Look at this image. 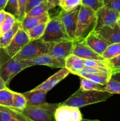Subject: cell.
Returning <instances> with one entry per match:
<instances>
[{
  "instance_id": "1",
  "label": "cell",
  "mask_w": 120,
  "mask_h": 121,
  "mask_svg": "<svg viewBox=\"0 0 120 121\" xmlns=\"http://www.w3.org/2000/svg\"><path fill=\"white\" fill-rule=\"evenodd\" d=\"M112 96V94L105 91H81L78 89L61 104L80 108L87 105L106 101Z\"/></svg>"
},
{
  "instance_id": "2",
  "label": "cell",
  "mask_w": 120,
  "mask_h": 121,
  "mask_svg": "<svg viewBox=\"0 0 120 121\" xmlns=\"http://www.w3.org/2000/svg\"><path fill=\"white\" fill-rule=\"evenodd\" d=\"M96 18V11L81 5L78 15L75 41H83L89 33L95 30Z\"/></svg>"
},
{
  "instance_id": "3",
  "label": "cell",
  "mask_w": 120,
  "mask_h": 121,
  "mask_svg": "<svg viewBox=\"0 0 120 121\" xmlns=\"http://www.w3.org/2000/svg\"><path fill=\"white\" fill-rule=\"evenodd\" d=\"M61 104L45 102L37 105H27L22 113L32 121H55V112Z\"/></svg>"
},
{
  "instance_id": "4",
  "label": "cell",
  "mask_w": 120,
  "mask_h": 121,
  "mask_svg": "<svg viewBox=\"0 0 120 121\" xmlns=\"http://www.w3.org/2000/svg\"><path fill=\"white\" fill-rule=\"evenodd\" d=\"M40 40L44 42L52 43L71 40L67 34L58 14L49 19L47 24L44 34Z\"/></svg>"
},
{
  "instance_id": "5",
  "label": "cell",
  "mask_w": 120,
  "mask_h": 121,
  "mask_svg": "<svg viewBox=\"0 0 120 121\" xmlns=\"http://www.w3.org/2000/svg\"><path fill=\"white\" fill-rule=\"evenodd\" d=\"M54 44L44 42L40 39L30 41L21 51L12 58L18 60H27L47 54L50 52Z\"/></svg>"
},
{
  "instance_id": "6",
  "label": "cell",
  "mask_w": 120,
  "mask_h": 121,
  "mask_svg": "<svg viewBox=\"0 0 120 121\" xmlns=\"http://www.w3.org/2000/svg\"><path fill=\"white\" fill-rule=\"evenodd\" d=\"M28 67H29L25 60L9 58V60L0 64V76L8 86L16 74Z\"/></svg>"
},
{
  "instance_id": "7",
  "label": "cell",
  "mask_w": 120,
  "mask_h": 121,
  "mask_svg": "<svg viewBox=\"0 0 120 121\" xmlns=\"http://www.w3.org/2000/svg\"><path fill=\"white\" fill-rule=\"evenodd\" d=\"M96 13V24L95 29L102 26L114 27L117 24V21L120 17V14L109 7L104 5Z\"/></svg>"
},
{
  "instance_id": "8",
  "label": "cell",
  "mask_w": 120,
  "mask_h": 121,
  "mask_svg": "<svg viewBox=\"0 0 120 121\" xmlns=\"http://www.w3.org/2000/svg\"><path fill=\"white\" fill-rule=\"evenodd\" d=\"M80 8L71 11L61 9L58 15L70 40L75 41V32Z\"/></svg>"
},
{
  "instance_id": "9",
  "label": "cell",
  "mask_w": 120,
  "mask_h": 121,
  "mask_svg": "<svg viewBox=\"0 0 120 121\" xmlns=\"http://www.w3.org/2000/svg\"><path fill=\"white\" fill-rule=\"evenodd\" d=\"M30 41L27 33L22 29L21 26L11 42L4 50L9 58H12L21 51Z\"/></svg>"
},
{
  "instance_id": "10",
  "label": "cell",
  "mask_w": 120,
  "mask_h": 121,
  "mask_svg": "<svg viewBox=\"0 0 120 121\" xmlns=\"http://www.w3.org/2000/svg\"><path fill=\"white\" fill-rule=\"evenodd\" d=\"M55 121H81L82 113L77 107L60 104L55 112Z\"/></svg>"
},
{
  "instance_id": "11",
  "label": "cell",
  "mask_w": 120,
  "mask_h": 121,
  "mask_svg": "<svg viewBox=\"0 0 120 121\" xmlns=\"http://www.w3.org/2000/svg\"><path fill=\"white\" fill-rule=\"evenodd\" d=\"M25 61L28 64V67H31L35 65H41L52 68H65V59H58L48 54H44Z\"/></svg>"
},
{
  "instance_id": "12",
  "label": "cell",
  "mask_w": 120,
  "mask_h": 121,
  "mask_svg": "<svg viewBox=\"0 0 120 121\" xmlns=\"http://www.w3.org/2000/svg\"><path fill=\"white\" fill-rule=\"evenodd\" d=\"M72 54L84 60H105L102 56L94 52L83 41L80 42L75 41Z\"/></svg>"
},
{
  "instance_id": "13",
  "label": "cell",
  "mask_w": 120,
  "mask_h": 121,
  "mask_svg": "<svg viewBox=\"0 0 120 121\" xmlns=\"http://www.w3.org/2000/svg\"><path fill=\"white\" fill-rule=\"evenodd\" d=\"M83 41L88 47L100 55H102L106 48L110 45L94 31L89 33Z\"/></svg>"
},
{
  "instance_id": "14",
  "label": "cell",
  "mask_w": 120,
  "mask_h": 121,
  "mask_svg": "<svg viewBox=\"0 0 120 121\" xmlns=\"http://www.w3.org/2000/svg\"><path fill=\"white\" fill-rule=\"evenodd\" d=\"M75 41L73 40L63 41L55 43L47 54L58 59H65L72 54Z\"/></svg>"
},
{
  "instance_id": "15",
  "label": "cell",
  "mask_w": 120,
  "mask_h": 121,
  "mask_svg": "<svg viewBox=\"0 0 120 121\" xmlns=\"http://www.w3.org/2000/svg\"><path fill=\"white\" fill-rule=\"evenodd\" d=\"M94 31L110 44L120 43V28L117 24L114 27L102 26Z\"/></svg>"
},
{
  "instance_id": "16",
  "label": "cell",
  "mask_w": 120,
  "mask_h": 121,
  "mask_svg": "<svg viewBox=\"0 0 120 121\" xmlns=\"http://www.w3.org/2000/svg\"><path fill=\"white\" fill-rule=\"evenodd\" d=\"M69 72L65 68H62L60 70L55 73L51 76L49 77L48 79L40 84L34 89H41L45 92H48L50 90H51L55 85H57L59 82L63 80L66 78Z\"/></svg>"
},
{
  "instance_id": "17",
  "label": "cell",
  "mask_w": 120,
  "mask_h": 121,
  "mask_svg": "<svg viewBox=\"0 0 120 121\" xmlns=\"http://www.w3.org/2000/svg\"><path fill=\"white\" fill-rule=\"evenodd\" d=\"M84 67V59L78 57L76 56L71 54L65 59V68L72 74L78 76Z\"/></svg>"
},
{
  "instance_id": "18",
  "label": "cell",
  "mask_w": 120,
  "mask_h": 121,
  "mask_svg": "<svg viewBox=\"0 0 120 121\" xmlns=\"http://www.w3.org/2000/svg\"><path fill=\"white\" fill-rule=\"evenodd\" d=\"M47 92L41 89H33L32 90L23 93L25 97L28 105H37L45 102Z\"/></svg>"
},
{
  "instance_id": "19",
  "label": "cell",
  "mask_w": 120,
  "mask_h": 121,
  "mask_svg": "<svg viewBox=\"0 0 120 121\" xmlns=\"http://www.w3.org/2000/svg\"><path fill=\"white\" fill-rule=\"evenodd\" d=\"M50 18L51 17L49 13L39 16H25L21 21L22 28L25 31H27L28 30L38 24L48 22Z\"/></svg>"
},
{
  "instance_id": "20",
  "label": "cell",
  "mask_w": 120,
  "mask_h": 121,
  "mask_svg": "<svg viewBox=\"0 0 120 121\" xmlns=\"http://www.w3.org/2000/svg\"><path fill=\"white\" fill-rule=\"evenodd\" d=\"M21 26V22L17 19L15 24L9 30L0 35V48L4 49L9 44Z\"/></svg>"
},
{
  "instance_id": "21",
  "label": "cell",
  "mask_w": 120,
  "mask_h": 121,
  "mask_svg": "<svg viewBox=\"0 0 120 121\" xmlns=\"http://www.w3.org/2000/svg\"><path fill=\"white\" fill-rule=\"evenodd\" d=\"M79 77H83L87 78L94 82L105 86L112 77V73L108 72L101 71L100 72L91 74H83L79 76Z\"/></svg>"
},
{
  "instance_id": "22",
  "label": "cell",
  "mask_w": 120,
  "mask_h": 121,
  "mask_svg": "<svg viewBox=\"0 0 120 121\" xmlns=\"http://www.w3.org/2000/svg\"><path fill=\"white\" fill-rule=\"evenodd\" d=\"M47 24V22L40 23L25 31L31 41L39 40L42 37L44 34Z\"/></svg>"
},
{
  "instance_id": "23",
  "label": "cell",
  "mask_w": 120,
  "mask_h": 121,
  "mask_svg": "<svg viewBox=\"0 0 120 121\" xmlns=\"http://www.w3.org/2000/svg\"><path fill=\"white\" fill-rule=\"evenodd\" d=\"M80 78L81 80H80V87L79 90L80 91H104L105 86L96 83L83 77H80Z\"/></svg>"
},
{
  "instance_id": "24",
  "label": "cell",
  "mask_w": 120,
  "mask_h": 121,
  "mask_svg": "<svg viewBox=\"0 0 120 121\" xmlns=\"http://www.w3.org/2000/svg\"><path fill=\"white\" fill-rule=\"evenodd\" d=\"M13 92L14 91H11L8 87L0 90V106L14 108Z\"/></svg>"
},
{
  "instance_id": "25",
  "label": "cell",
  "mask_w": 120,
  "mask_h": 121,
  "mask_svg": "<svg viewBox=\"0 0 120 121\" xmlns=\"http://www.w3.org/2000/svg\"><path fill=\"white\" fill-rule=\"evenodd\" d=\"M52 8H54V7L47 0L44 1L39 5L35 7V8H32L28 13H27L25 16H39L43 15L45 13H48L49 10Z\"/></svg>"
},
{
  "instance_id": "26",
  "label": "cell",
  "mask_w": 120,
  "mask_h": 121,
  "mask_svg": "<svg viewBox=\"0 0 120 121\" xmlns=\"http://www.w3.org/2000/svg\"><path fill=\"white\" fill-rule=\"evenodd\" d=\"M27 105V100L23 93L13 92V107L15 110L22 112Z\"/></svg>"
},
{
  "instance_id": "27",
  "label": "cell",
  "mask_w": 120,
  "mask_h": 121,
  "mask_svg": "<svg viewBox=\"0 0 120 121\" xmlns=\"http://www.w3.org/2000/svg\"><path fill=\"white\" fill-rule=\"evenodd\" d=\"M84 63L85 66L94 67L101 70L111 72L112 73L111 70L107 60H84Z\"/></svg>"
},
{
  "instance_id": "28",
  "label": "cell",
  "mask_w": 120,
  "mask_h": 121,
  "mask_svg": "<svg viewBox=\"0 0 120 121\" xmlns=\"http://www.w3.org/2000/svg\"><path fill=\"white\" fill-rule=\"evenodd\" d=\"M16 20L17 19L13 14H11L9 12L6 11L5 20L0 29V35H2L7 31L9 30L15 24Z\"/></svg>"
},
{
  "instance_id": "29",
  "label": "cell",
  "mask_w": 120,
  "mask_h": 121,
  "mask_svg": "<svg viewBox=\"0 0 120 121\" xmlns=\"http://www.w3.org/2000/svg\"><path fill=\"white\" fill-rule=\"evenodd\" d=\"M120 54V43L110 44L102 54L105 60H109Z\"/></svg>"
},
{
  "instance_id": "30",
  "label": "cell",
  "mask_w": 120,
  "mask_h": 121,
  "mask_svg": "<svg viewBox=\"0 0 120 121\" xmlns=\"http://www.w3.org/2000/svg\"><path fill=\"white\" fill-rule=\"evenodd\" d=\"M82 0H62L60 2L59 6L65 11H71L80 8Z\"/></svg>"
},
{
  "instance_id": "31",
  "label": "cell",
  "mask_w": 120,
  "mask_h": 121,
  "mask_svg": "<svg viewBox=\"0 0 120 121\" xmlns=\"http://www.w3.org/2000/svg\"><path fill=\"white\" fill-rule=\"evenodd\" d=\"M104 91L112 95H120V82L111 78L105 86Z\"/></svg>"
},
{
  "instance_id": "32",
  "label": "cell",
  "mask_w": 120,
  "mask_h": 121,
  "mask_svg": "<svg viewBox=\"0 0 120 121\" xmlns=\"http://www.w3.org/2000/svg\"><path fill=\"white\" fill-rule=\"evenodd\" d=\"M81 5L90 8L96 12L104 6L103 0H82Z\"/></svg>"
},
{
  "instance_id": "33",
  "label": "cell",
  "mask_w": 120,
  "mask_h": 121,
  "mask_svg": "<svg viewBox=\"0 0 120 121\" xmlns=\"http://www.w3.org/2000/svg\"><path fill=\"white\" fill-rule=\"evenodd\" d=\"M107 60L111 70L112 74L120 73V54Z\"/></svg>"
},
{
  "instance_id": "34",
  "label": "cell",
  "mask_w": 120,
  "mask_h": 121,
  "mask_svg": "<svg viewBox=\"0 0 120 121\" xmlns=\"http://www.w3.org/2000/svg\"><path fill=\"white\" fill-rule=\"evenodd\" d=\"M6 7H8L9 13L13 14L16 19H18L20 16L18 0H8Z\"/></svg>"
},
{
  "instance_id": "35",
  "label": "cell",
  "mask_w": 120,
  "mask_h": 121,
  "mask_svg": "<svg viewBox=\"0 0 120 121\" xmlns=\"http://www.w3.org/2000/svg\"><path fill=\"white\" fill-rule=\"evenodd\" d=\"M104 5L109 7L120 14V0H103Z\"/></svg>"
},
{
  "instance_id": "36",
  "label": "cell",
  "mask_w": 120,
  "mask_h": 121,
  "mask_svg": "<svg viewBox=\"0 0 120 121\" xmlns=\"http://www.w3.org/2000/svg\"><path fill=\"white\" fill-rule=\"evenodd\" d=\"M0 121H16V120L9 111L0 109Z\"/></svg>"
},
{
  "instance_id": "37",
  "label": "cell",
  "mask_w": 120,
  "mask_h": 121,
  "mask_svg": "<svg viewBox=\"0 0 120 121\" xmlns=\"http://www.w3.org/2000/svg\"><path fill=\"white\" fill-rule=\"evenodd\" d=\"M45 1L47 0H27L25 7V14L31 10L32 8L39 5Z\"/></svg>"
},
{
  "instance_id": "38",
  "label": "cell",
  "mask_w": 120,
  "mask_h": 121,
  "mask_svg": "<svg viewBox=\"0 0 120 121\" xmlns=\"http://www.w3.org/2000/svg\"><path fill=\"white\" fill-rule=\"evenodd\" d=\"M27 0H18L19 11H20V16L18 20L22 21L25 15V7Z\"/></svg>"
},
{
  "instance_id": "39",
  "label": "cell",
  "mask_w": 120,
  "mask_h": 121,
  "mask_svg": "<svg viewBox=\"0 0 120 121\" xmlns=\"http://www.w3.org/2000/svg\"><path fill=\"white\" fill-rule=\"evenodd\" d=\"M5 14L6 11L5 10H1L0 11V29L1 28L2 24H3L4 21L5 20Z\"/></svg>"
},
{
  "instance_id": "40",
  "label": "cell",
  "mask_w": 120,
  "mask_h": 121,
  "mask_svg": "<svg viewBox=\"0 0 120 121\" xmlns=\"http://www.w3.org/2000/svg\"><path fill=\"white\" fill-rule=\"evenodd\" d=\"M8 0H0V11L5 10Z\"/></svg>"
},
{
  "instance_id": "41",
  "label": "cell",
  "mask_w": 120,
  "mask_h": 121,
  "mask_svg": "<svg viewBox=\"0 0 120 121\" xmlns=\"http://www.w3.org/2000/svg\"><path fill=\"white\" fill-rule=\"evenodd\" d=\"M47 1L50 3L54 8L56 7V6H59L60 2V0H47Z\"/></svg>"
},
{
  "instance_id": "42",
  "label": "cell",
  "mask_w": 120,
  "mask_h": 121,
  "mask_svg": "<svg viewBox=\"0 0 120 121\" xmlns=\"http://www.w3.org/2000/svg\"><path fill=\"white\" fill-rule=\"evenodd\" d=\"M7 86H8L6 85L5 82L4 81L2 78L0 76V90H2V89H4L7 88V87H8Z\"/></svg>"
},
{
  "instance_id": "43",
  "label": "cell",
  "mask_w": 120,
  "mask_h": 121,
  "mask_svg": "<svg viewBox=\"0 0 120 121\" xmlns=\"http://www.w3.org/2000/svg\"><path fill=\"white\" fill-rule=\"evenodd\" d=\"M112 78H113V79H115V80H116L117 81L120 82V73H116V74H114L112 75Z\"/></svg>"
},
{
  "instance_id": "44",
  "label": "cell",
  "mask_w": 120,
  "mask_h": 121,
  "mask_svg": "<svg viewBox=\"0 0 120 121\" xmlns=\"http://www.w3.org/2000/svg\"><path fill=\"white\" fill-rule=\"evenodd\" d=\"M81 121H100L98 119H83L82 118Z\"/></svg>"
},
{
  "instance_id": "45",
  "label": "cell",
  "mask_w": 120,
  "mask_h": 121,
  "mask_svg": "<svg viewBox=\"0 0 120 121\" xmlns=\"http://www.w3.org/2000/svg\"><path fill=\"white\" fill-rule=\"evenodd\" d=\"M117 25L118 26V27H120V17L119 18L118 20V21H117Z\"/></svg>"
},
{
  "instance_id": "46",
  "label": "cell",
  "mask_w": 120,
  "mask_h": 121,
  "mask_svg": "<svg viewBox=\"0 0 120 121\" xmlns=\"http://www.w3.org/2000/svg\"><path fill=\"white\" fill-rule=\"evenodd\" d=\"M1 49H2V48H0V64L1 63Z\"/></svg>"
},
{
  "instance_id": "47",
  "label": "cell",
  "mask_w": 120,
  "mask_h": 121,
  "mask_svg": "<svg viewBox=\"0 0 120 121\" xmlns=\"http://www.w3.org/2000/svg\"><path fill=\"white\" fill-rule=\"evenodd\" d=\"M62 1V0H60V1Z\"/></svg>"
}]
</instances>
